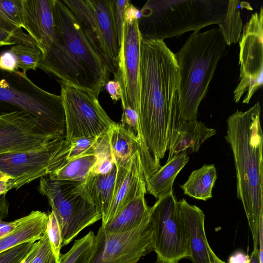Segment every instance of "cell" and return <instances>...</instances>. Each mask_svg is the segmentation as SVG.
Listing matches in <instances>:
<instances>
[{"instance_id": "12", "label": "cell", "mask_w": 263, "mask_h": 263, "mask_svg": "<svg viewBox=\"0 0 263 263\" xmlns=\"http://www.w3.org/2000/svg\"><path fill=\"white\" fill-rule=\"evenodd\" d=\"M263 10L253 14L246 24L239 41V83L234 91L238 103L246 95L243 103L248 104L263 84Z\"/></svg>"}, {"instance_id": "48", "label": "cell", "mask_w": 263, "mask_h": 263, "mask_svg": "<svg viewBox=\"0 0 263 263\" xmlns=\"http://www.w3.org/2000/svg\"><path fill=\"white\" fill-rule=\"evenodd\" d=\"M0 70H1V69H0Z\"/></svg>"}, {"instance_id": "38", "label": "cell", "mask_w": 263, "mask_h": 263, "mask_svg": "<svg viewBox=\"0 0 263 263\" xmlns=\"http://www.w3.org/2000/svg\"><path fill=\"white\" fill-rule=\"evenodd\" d=\"M0 69L7 72L18 70L16 58L9 50L4 51L0 54Z\"/></svg>"}, {"instance_id": "4", "label": "cell", "mask_w": 263, "mask_h": 263, "mask_svg": "<svg viewBox=\"0 0 263 263\" xmlns=\"http://www.w3.org/2000/svg\"><path fill=\"white\" fill-rule=\"evenodd\" d=\"M227 44L218 28L193 32L175 54L179 68L178 108L179 119L196 120L199 106L205 97Z\"/></svg>"}, {"instance_id": "31", "label": "cell", "mask_w": 263, "mask_h": 263, "mask_svg": "<svg viewBox=\"0 0 263 263\" xmlns=\"http://www.w3.org/2000/svg\"><path fill=\"white\" fill-rule=\"evenodd\" d=\"M95 234L89 231L87 234L76 240L70 249L61 254L60 263H87L91 254Z\"/></svg>"}, {"instance_id": "29", "label": "cell", "mask_w": 263, "mask_h": 263, "mask_svg": "<svg viewBox=\"0 0 263 263\" xmlns=\"http://www.w3.org/2000/svg\"><path fill=\"white\" fill-rule=\"evenodd\" d=\"M22 28V0H0V29L15 33Z\"/></svg>"}, {"instance_id": "32", "label": "cell", "mask_w": 263, "mask_h": 263, "mask_svg": "<svg viewBox=\"0 0 263 263\" xmlns=\"http://www.w3.org/2000/svg\"><path fill=\"white\" fill-rule=\"evenodd\" d=\"M48 219L46 232L57 263L60 262L61 250L63 247L61 228L54 212L51 211L48 214Z\"/></svg>"}, {"instance_id": "33", "label": "cell", "mask_w": 263, "mask_h": 263, "mask_svg": "<svg viewBox=\"0 0 263 263\" xmlns=\"http://www.w3.org/2000/svg\"><path fill=\"white\" fill-rule=\"evenodd\" d=\"M34 242L23 243L0 253V263H21Z\"/></svg>"}, {"instance_id": "23", "label": "cell", "mask_w": 263, "mask_h": 263, "mask_svg": "<svg viewBox=\"0 0 263 263\" xmlns=\"http://www.w3.org/2000/svg\"><path fill=\"white\" fill-rule=\"evenodd\" d=\"M189 159L188 154L182 152L167 161L146 180V192L156 199L173 192L174 180Z\"/></svg>"}, {"instance_id": "45", "label": "cell", "mask_w": 263, "mask_h": 263, "mask_svg": "<svg viewBox=\"0 0 263 263\" xmlns=\"http://www.w3.org/2000/svg\"><path fill=\"white\" fill-rule=\"evenodd\" d=\"M9 179H0V196L5 194L7 192L11 190Z\"/></svg>"}, {"instance_id": "44", "label": "cell", "mask_w": 263, "mask_h": 263, "mask_svg": "<svg viewBox=\"0 0 263 263\" xmlns=\"http://www.w3.org/2000/svg\"><path fill=\"white\" fill-rule=\"evenodd\" d=\"M9 203L5 194L0 196V220H3L8 215Z\"/></svg>"}, {"instance_id": "16", "label": "cell", "mask_w": 263, "mask_h": 263, "mask_svg": "<svg viewBox=\"0 0 263 263\" xmlns=\"http://www.w3.org/2000/svg\"><path fill=\"white\" fill-rule=\"evenodd\" d=\"M115 165L117 173L112 200L102 226L106 224L143 190L146 189L139 151L127 160L116 161Z\"/></svg>"}, {"instance_id": "41", "label": "cell", "mask_w": 263, "mask_h": 263, "mask_svg": "<svg viewBox=\"0 0 263 263\" xmlns=\"http://www.w3.org/2000/svg\"><path fill=\"white\" fill-rule=\"evenodd\" d=\"M22 218L13 221L6 222L0 220V238L4 237L13 232L21 222Z\"/></svg>"}, {"instance_id": "13", "label": "cell", "mask_w": 263, "mask_h": 263, "mask_svg": "<svg viewBox=\"0 0 263 263\" xmlns=\"http://www.w3.org/2000/svg\"><path fill=\"white\" fill-rule=\"evenodd\" d=\"M59 138L65 137L53 133L29 113L0 115V155L37 149Z\"/></svg>"}, {"instance_id": "46", "label": "cell", "mask_w": 263, "mask_h": 263, "mask_svg": "<svg viewBox=\"0 0 263 263\" xmlns=\"http://www.w3.org/2000/svg\"><path fill=\"white\" fill-rule=\"evenodd\" d=\"M211 252L213 258V263H226L224 261L221 260L218 256H216L212 249H211Z\"/></svg>"}, {"instance_id": "10", "label": "cell", "mask_w": 263, "mask_h": 263, "mask_svg": "<svg viewBox=\"0 0 263 263\" xmlns=\"http://www.w3.org/2000/svg\"><path fill=\"white\" fill-rule=\"evenodd\" d=\"M60 83L66 120V141L79 137H98L114 123L93 93Z\"/></svg>"}, {"instance_id": "6", "label": "cell", "mask_w": 263, "mask_h": 263, "mask_svg": "<svg viewBox=\"0 0 263 263\" xmlns=\"http://www.w3.org/2000/svg\"><path fill=\"white\" fill-rule=\"evenodd\" d=\"M1 71L0 115L26 112L40 120L53 133L65 137L66 120L61 95L39 87L25 72Z\"/></svg>"}, {"instance_id": "24", "label": "cell", "mask_w": 263, "mask_h": 263, "mask_svg": "<svg viewBox=\"0 0 263 263\" xmlns=\"http://www.w3.org/2000/svg\"><path fill=\"white\" fill-rule=\"evenodd\" d=\"M217 178L215 165L204 164L192 171L180 187L185 195L196 199L206 201L212 197V189Z\"/></svg>"}, {"instance_id": "37", "label": "cell", "mask_w": 263, "mask_h": 263, "mask_svg": "<svg viewBox=\"0 0 263 263\" xmlns=\"http://www.w3.org/2000/svg\"><path fill=\"white\" fill-rule=\"evenodd\" d=\"M120 124L132 130L137 135L139 132L138 112L130 107L123 108Z\"/></svg>"}, {"instance_id": "7", "label": "cell", "mask_w": 263, "mask_h": 263, "mask_svg": "<svg viewBox=\"0 0 263 263\" xmlns=\"http://www.w3.org/2000/svg\"><path fill=\"white\" fill-rule=\"evenodd\" d=\"M79 183L40 178L38 190L46 197L60 223L63 247L69 244L85 228L101 219L96 207L78 192Z\"/></svg>"}, {"instance_id": "3", "label": "cell", "mask_w": 263, "mask_h": 263, "mask_svg": "<svg viewBox=\"0 0 263 263\" xmlns=\"http://www.w3.org/2000/svg\"><path fill=\"white\" fill-rule=\"evenodd\" d=\"M260 114L259 102L246 111L237 110L227 120L225 136L233 153L237 196L247 216L253 249L259 248V228L263 222V133Z\"/></svg>"}, {"instance_id": "43", "label": "cell", "mask_w": 263, "mask_h": 263, "mask_svg": "<svg viewBox=\"0 0 263 263\" xmlns=\"http://www.w3.org/2000/svg\"><path fill=\"white\" fill-rule=\"evenodd\" d=\"M40 246V240L34 242L33 246L21 263H31L36 255Z\"/></svg>"}, {"instance_id": "8", "label": "cell", "mask_w": 263, "mask_h": 263, "mask_svg": "<svg viewBox=\"0 0 263 263\" xmlns=\"http://www.w3.org/2000/svg\"><path fill=\"white\" fill-rule=\"evenodd\" d=\"M109 73L117 72L119 44L112 16V0H63Z\"/></svg>"}, {"instance_id": "22", "label": "cell", "mask_w": 263, "mask_h": 263, "mask_svg": "<svg viewBox=\"0 0 263 263\" xmlns=\"http://www.w3.org/2000/svg\"><path fill=\"white\" fill-rule=\"evenodd\" d=\"M146 193V189L143 190L112 219L101 226L103 230L108 233H118L130 231L140 226L150 214L151 207L145 198Z\"/></svg>"}, {"instance_id": "26", "label": "cell", "mask_w": 263, "mask_h": 263, "mask_svg": "<svg viewBox=\"0 0 263 263\" xmlns=\"http://www.w3.org/2000/svg\"><path fill=\"white\" fill-rule=\"evenodd\" d=\"M109 144L116 161L127 160L137 151L139 143L135 133L120 123L114 122L108 128Z\"/></svg>"}, {"instance_id": "36", "label": "cell", "mask_w": 263, "mask_h": 263, "mask_svg": "<svg viewBox=\"0 0 263 263\" xmlns=\"http://www.w3.org/2000/svg\"><path fill=\"white\" fill-rule=\"evenodd\" d=\"M40 240L39 249L31 263H57L46 231Z\"/></svg>"}, {"instance_id": "20", "label": "cell", "mask_w": 263, "mask_h": 263, "mask_svg": "<svg viewBox=\"0 0 263 263\" xmlns=\"http://www.w3.org/2000/svg\"><path fill=\"white\" fill-rule=\"evenodd\" d=\"M116 173L115 165L109 173L105 175L90 173L86 180L78 185L79 193L101 214L102 223L105 220L112 202Z\"/></svg>"}, {"instance_id": "40", "label": "cell", "mask_w": 263, "mask_h": 263, "mask_svg": "<svg viewBox=\"0 0 263 263\" xmlns=\"http://www.w3.org/2000/svg\"><path fill=\"white\" fill-rule=\"evenodd\" d=\"M104 86L110 98L115 102L121 99L122 96L121 86L117 80L115 79L109 80Z\"/></svg>"}, {"instance_id": "42", "label": "cell", "mask_w": 263, "mask_h": 263, "mask_svg": "<svg viewBox=\"0 0 263 263\" xmlns=\"http://www.w3.org/2000/svg\"><path fill=\"white\" fill-rule=\"evenodd\" d=\"M249 260L250 257L248 255L237 252L230 257L228 263H249Z\"/></svg>"}, {"instance_id": "28", "label": "cell", "mask_w": 263, "mask_h": 263, "mask_svg": "<svg viewBox=\"0 0 263 263\" xmlns=\"http://www.w3.org/2000/svg\"><path fill=\"white\" fill-rule=\"evenodd\" d=\"M245 2L236 0L229 1L228 9L224 20L220 23L218 30L227 45L236 43L242 30V20L240 8Z\"/></svg>"}, {"instance_id": "11", "label": "cell", "mask_w": 263, "mask_h": 263, "mask_svg": "<svg viewBox=\"0 0 263 263\" xmlns=\"http://www.w3.org/2000/svg\"><path fill=\"white\" fill-rule=\"evenodd\" d=\"M152 251L153 228L149 216L138 227L125 232L108 233L101 226L87 263H137Z\"/></svg>"}, {"instance_id": "15", "label": "cell", "mask_w": 263, "mask_h": 263, "mask_svg": "<svg viewBox=\"0 0 263 263\" xmlns=\"http://www.w3.org/2000/svg\"><path fill=\"white\" fill-rule=\"evenodd\" d=\"M64 139H55L33 151L0 155V172L11 178L12 189L48 175L51 160Z\"/></svg>"}, {"instance_id": "9", "label": "cell", "mask_w": 263, "mask_h": 263, "mask_svg": "<svg viewBox=\"0 0 263 263\" xmlns=\"http://www.w3.org/2000/svg\"><path fill=\"white\" fill-rule=\"evenodd\" d=\"M156 263H178L189 258L186 228L173 192L157 199L150 208Z\"/></svg>"}, {"instance_id": "27", "label": "cell", "mask_w": 263, "mask_h": 263, "mask_svg": "<svg viewBox=\"0 0 263 263\" xmlns=\"http://www.w3.org/2000/svg\"><path fill=\"white\" fill-rule=\"evenodd\" d=\"M93 154H88L76 158L50 173L52 179L84 182L97 160Z\"/></svg>"}, {"instance_id": "1", "label": "cell", "mask_w": 263, "mask_h": 263, "mask_svg": "<svg viewBox=\"0 0 263 263\" xmlns=\"http://www.w3.org/2000/svg\"><path fill=\"white\" fill-rule=\"evenodd\" d=\"M179 68L175 54L160 40L140 41L139 132L136 135L145 177L161 167L179 119Z\"/></svg>"}, {"instance_id": "47", "label": "cell", "mask_w": 263, "mask_h": 263, "mask_svg": "<svg viewBox=\"0 0 263 263\" xmlns=\"http://www.w3.org/2000/svg\"><path fill=\"white\" fill-rule=\"evenodd\" d=\"M11 178V177H10L9 176H7L4 174H3L2 173L0 172V179H10Z\"/></svg>"}, {"instance_id": "39", "label": "cell", "mask_w": 263, "mask_h": 263, "mask_svg": "<svg viewBox=\"0 0 263 263\" xmlns=\"http://www.w3.org/2000/svg\"><path fill=\"white\" fill-rule=\"evenodd\" d=\"M115 165V159L114 156L97 159L90 173L96 175H105L109 173Z\"/></svg>"}, {"instance_id": "2", "label": "cell", "mask_w": 263, "mask_h": 263, "mask_svg": "<svg viewBox=\"0 0 263 263\" xmlns=\"http://www.w3.org/2000/svg\"><path fill=\"white\" fill-rule=\"evenodd\" d=\"M54 34L39 68L59 82L87 90L98 97L109 72L84 35L63 0H54Z\"/></svg>"}, {"instance_id": "18", "label": "cell", "mask_w": 263, "mask_h": 263, "mask_svg": "<svg viewBox=\"0 0 263 263\" xmlns=\"http://www.w3.org/2000/svg\"><path fill=\"white\" fill-rule=\"evenodd\" d=\"M177 205L187 232L190 250L189 258L192 263H213L212 249L205 232V215L203 211L184 199L177 201Z\"/></svg>"}, {"instance_id": "25", "label": "cell", "mask_w": 263, "mask_h": 263, "mask_svg": "<svg viewBox=\"0 0 263 263\" xmlns=\"http://www.w3.org/2000/svg\"><path fill=\"white\" fill-rule=\"evenodd\" d=\"M97 137H79L70 141L64 139L51 160L48 175L76 158L86 154H93V146Z\"/></svg>"}, {"instance_id": "19", "label": "cell", "mask_w": 263, "mask_h": 263, "mask_svg": "<svg viewBox=\"0 0 263 263\" xmlns=\"http://www.w3.org/2000/svg\"><path fill=\"white\" fill-rule=\"evenodd\" d=\"M215 129L207 127L201 121L179 119L172 134L167 161L182 152H197L202 144L215 135Z\"/></svg>"}, {"instance_id": "17", "label": "cell", "mask_w": 263, "mask_h": 263, "mask_svg": "<svg viewBox=\"0 0 263 263\" xmlns=\"http://www.w3.org/2000/svg\"><path fill=\"white\" fill-rule=\"evenodd\" d=\"M54 0H22V24L43 54L53 41Z\"/></svg>"}, {"instance_id": "34", "label": "cell", "mask_w": 263, "mask_h": 263, "mask_svg": "<svg viewBox=\"0 0 263 263\" xmlns=\"http://www.w3.org/2000/svg\"><path fill=\"white\" fill-rule=\"evenodd\" d=\"M24 44L35 46L37 45L35 41L28 33H24L22 29L15 33L9 32L0 29V46Z\"/></svg>"}, {"instance_id": "35", "label": "cell", "mask_w": 263, "mask_h": 263, "mask_svg": "<svg viewBox=\"0 0 263 263\" xmlns=\"http://www.w3.org/2000/svg\"><path fill=\"white\" fill-rule=\"evenodd\" d=\"M130 1L112 0V16L115 27L120 46H121L123 25L126 8Z\"/></svg>"}, {"instance_id": "14", "label": "cell", "mask_w": 263, "mask_h": 263, "mask_svg": "<svg viewBox=\"0 0 263 263\" xmlns=\"http://www.w3.org/2000/svg\"><path fill=\"white\" fill-rule=\"evenodd\" d=\"M141 39L137 19L125 17L118 70L114 79L121 86L122 108L130 107L138 112Z\"/></svg>"}, {"instance_id": "21", "label": "cell", "mask_w": 263, "mask_h": 263, "mask_svg": "<svg viewBox=\"0 0 263 263\" xmlns=\"http://www.w3.org/2000/svg\"><path fill=\"white\" fill-rule=\"evenodd\" d=\"M48 219V214L41 211H32L22 217L13 232L0 238V253L23 243L40 240L46 231Z\"/></svg>"}, {"instance_id": "5", "label": "cell", "mask_w": 263, "mask_h": 263, "mask_svg": "<svg viewBox=\"0 0 263 263\" xmlns=\"http://www.w3.org/2000/svg\"><path fill=\"white\" fill-rule=\"evenodd\" d=\"M228 0H149L140 10L138 28L143 39L164 40L189 31L219 25L227 13Z\"/></svg>"}, {"instance_id": "30", "label": "cell", "mask_w": 263, "mask_h": 263, "mask_svg": "<svg viewBox=\"0 0 263 263\" xmlns=\"http://www.w3.org/2000/svg\"><path fill=\"white\" fill-rule=\"evenodd\" d=\"M16 57L17 68L24 72L29 70H36L42 61L43 54L37 46L15 44L9 49Z\"/></svg>"}]
</instances>
